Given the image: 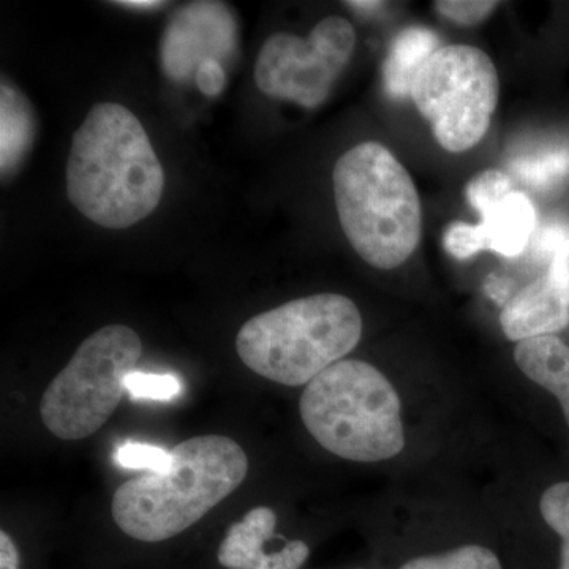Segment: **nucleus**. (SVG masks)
Instances as JSON below:
<instances>
[{"instance_id":"f257e3e1","label":"nucleus","mask_w":569,"mask_h":569,"mask_svg":"<svg viewBox=\"0 0 569 569\" xmlns=\"http://www.w3.org/2000/svg\"><path fill=\"white\" fill-rule=\"evenodd\" d=\"M164 174L144 127L129 108L99 103L73 134L67 193L91 222L126 230L162 200Z\"/></svg>"},{"instance_id":"f03ea898","label":"nucleus","mask_w":569,"mask_h":569,"mask_svg":"<svg viewBox=\"0 0 569 569\" xmlns=\"http://www.w3.org/2000/svg\"><path fill=\"white\" fill-rule=\"evenodd\" d=\"M247 473L249 459L233 438H189L171 449L167 473L142 475L119 486L112 497V519L137 541H167L230 497Z\"/></svg>"},{"instance_id":"7ed1b4c3","label":"nucleus","mask_w":569,"mask_h":569,"mask_svg":"<svg viewBox=\"0 0 569 569\" xmlns=\"http://www.w3.org/2000/svg\"><path fill=\"white\" fill-rule=\"evenodd\" d=\"M332 186L337 216L356 253L385 271L406 263L421 241V201L387 146L366 141L343 153Z\"/></svg>"},{"instance_id":"20e7f679","label":"nucleus","mask_w":569,"mask_h":569,"mask_svg":"<svg viewBox=\"0 0 569 569\" xmlns=\"http://www.w3.org/2000/svg\"><path fill=\"white\" fill-rule=\"evenodd\" d=\"M362 336L358 307L342 295L295 299L250 318L236 351L252 372L284 387H307L343 358Z\"/></svg>"},{"instance_id":"39448f33","label":"nucleus","mask_w":569,"mask_h":569,"mask_svg":"<svg viewBox=\"0 0 569 569\" xmlns=\"http://www.w3.org/2000/svg\"><path fill=\"white\" fill-rule=\"evenodd\" d=\"M400 399L388 378L358 359H342L307 385L302 421L318 443L353 462H380L406 447Z\"/></svg>"},{"instance_id":"423d86ee","label":"nucleus","mask_w":569,"mask_h":569,"mask_svg":"<svg viewBox=\"0 0 569 569\" xmlns=\"http://www.w3.org/2000/svg\"><path fill=\"white\" fill-rule=\"evenodd\" d=\"M141 355L140 336L129 326L110 325L93 332L44 389V427L61 440L93 436L121 403L126 378Z\"/></svg>"},{"instance_id":"0eeeda50","label":"nucleus","mask_w":569,"mask_h":569,"mask_svg":"<svg viewBox=\"0 0 569 569\" xmlns=\"http://www.w3.org/2000/svg\"><path fill=\"white\" fill-rule=\"evenodd\" d=\"M500 93L492 59L468 44H449L418 70L411 99L449 152L475 148L490 127Z\"/></svg>"},{"instance_id":"6e6552de","label":"nucleus","mask_w":569,"mask_h":569,"mask_svg":"<svg viewBox=\"0 0 569 569\" xmlns=\"http://www.w3.org/2000/svg\"><path fill=\"white\" fill-rule=\"evenodd\" d=\"M355 44L353 26L340 17L325 18L306 39L274 33L258 54L254 82L272 99L320 107L350 62Z\"/></svg>"},{"instance_id":"1a4fd4ad","label":"nucleus","mask_w":569,"mask_h":569,"mask_svg":"<svg viewBox=\"0 0 569 569\" xmlns=\"http://www.w3.org/2000/svg\"><path fill=\"white\" fill-rule=\"evenodd\" d=\"M236 50V22L227 6L194 2L176 11L162 39V66L173 80L197 74L201 63L230 61Z\"/></svg>"},{"instance_id":"9d476101","label":"nucleus","mask_w":569,"mask_h":569,"mask_svg":"<svg viewBox=\"0 0 569 569\" xmlns=\"http://www.w3.org/2000/svg\"><path fill=\"white\" fill-rule=\"evenodd\" d=\"M274 509L257 507L233 523L224 535L217 559L227 569H299L309 559L305 541H288L274 552H266L264 545L277 538Z\"/></svg>"},{"instance_id":"9b49d317","label":"nucleus","mask_w":569,"mask_h":569,"mask_svg":"<svg viewBox=\"0 0 569 569\" xmlns=\"http://www.w3.org/2000/svg\"><path fill=\"white\" fill-rule=\"evenodd\" d=\"M569 323V293L546 272L509 298L500 313L505 336L515 342L552 336Z\"/></svg>"},{"instance_id":"f8f14e48","label":"nucleus","mask_w":569,"mask_h":569,"mask_svg":"<svg viewBox=\"0 0 569 569\" xmlns=\"http://www.w3.org/2000/svg\"><path fill=\"white\" fill-rule=\"evenodd\" d=\"M479 216L489 250L508 258L518 257L526 250L537 228L535 206L522 192L509 193Z\"/></svg>"},{"instance_id":"ddd939ff","label":"nucleus","mask_w":569,"mask_h":569,"mask_svg":"<svg viewBox=\"0 0 569 569\" xmlns=\"http://www.w3.org/2000/svg\"><path fill=\"white\" fill-rule=\"evenodd\" d=\"M515 359L523 376L560 400L569 426V347L556 336L533 337L518 343Z\"/></svg>"},{"instance_id":"4468645a","label":"nucleus","mask_w":569,"mask_h":569,"mask_svg":"<svg viewBox=\"0 0 569 569\" xmlns=\"http://www.w3.org/2000/svg\"><path fill=\"white\" fill-rule=\"evenodd\" d=\"M440 39L426 28H407L392 41L383 63L385 91L392 99L411 96L413 80L422 63L437 50Z\"/></svg>"},{"instance_id":"2eb2a0df","label":"nucleus","mask_w":569,"mask_h":569,"mask_svg":"<svg viewBox=\"0 0 569 569\" xmlns=\"http://www.w3.org/2000/svg\"><path fill=\"white\" fill-rule=\"evenodd\" d=\"M0 163L2 178L13 173L33 142V112L26 97L10 82L0 88Z\"/></svg>"},{"instance_id":"dca6fc26","label":"nucleus","mask_w":569,"mask_h":569,"mask_svg":"<svg viewBox=\"0 0 569 569\" xmlns=\"http://www.w3.org/2000/svg\"><path fill=\"white\" fill-rule=\"evenodd\" d=\"M512 174L535 189H550L569 174V148L563 144L541 146L512 157Z\"/></svg>"},{"instance_id":"f3484780","label":"nucleus","mask_w":569,"mask_h":569,"mask_svg":"<svg viewBox=\"0 0 569 569\" xmlns=\"http://www.w3.org/2000/svg\"><path fill=\"white\" fill-rule=\"evenodd\" d=\"M533 252L539 261L548 264V274L569 293V224L542 223L533 238Z\"/></svg>"},{"instance_id":"a211bd4d","label":"nucleus","mask_w":569,"mask_h":569,"mask_svg":"<svg viewBox=\"0 0 569 569\" xmlns=\"http://www.w3.org/2000/svg\"><path fill=\"white\" fill-rule=\"evenodd\" d=\"M399 569H503V567L492 550L482 546L468 545L441 556L418 557L407 561Z\"/></svg>"},{"instance_id":"6ab92c4d","label":"nucleus","mask_w":569,"mask_h":569,"mask_svg":"<svg viewBox=\"0 0 569 569\" xmlns=\"http://www.w3.org/2000/svg\"><path fill=\"white\" fill-rule=\"evenodd\" d=\"M542 518L561 537L560 569H569V482H560L542 493Z\"/></svg>"},{"instance_id":"aec40b11","label":"nucleus","mask_w":569,"mask_h":569,"mask_svg":"<svg viewBox=\"0 0 569 569\" xmlns=\"http://www.w3.org/2000/svg\"><path fill=\"white\" fill-rule=\"evenodd\" d=\"M511 192H515V190H512L511 178L507 173L488 170L482 171L481 174L468 182L466 197L471 208L478 213H482L492 206L500 203Z\"/></svg>"},{"instance_id":"412c9836","label":"nucleus","mask_w":569,"mask_h":569,"mask_svg":"<svg viewBox=\"0 0 569 569\" xmlns=\"http://www.w3.org/2000/svg\"><path fill=\"white\" fill-rule=\"evenodd\" d=\"M126 391L134 399L171 400L182 392V383L171 373L130 372L126 378Z\"/></svg>"},{"instance_id":"4be33fe9","label":"nucleus","mask_w":569,"mask_h":569,"mask_svg":"<svg viewBox=\"0 0 569 569\" xmlns=\"http://www.w3.org/2000/svg\"><path fill=\"white\" fill-rule=\"evenodd\" d=\"M116 462L123 468L149 470V473H167L171 467V452L138 441H126L116 451Z\"/></svg>"},{"instance_id":"5701e85b","label":"nucleus","mask_w":569,"mask_h":569,"mask_svg":"<svg viewBox=\"0 0 569 569\" xmlns=\"http://www.w3.org/2000/svg\"><path fill=\"white\" fill-rule=\"evenodd\" d=\"M443 246L447 252L458 260H468L481 250H489L488 239L479 223L455 222L449 224L445 231Z\"/></svg>"},{"instance_id":"b1692460","label":"nucleus","mask_w":569,"mask_h":569,"mask_svg":"<svg viewBox=\"0 0 569 569\" xmlns=\"http://www.w3.org/2000/svg\"><path fill=\"white\" fill-rule=\"evenodd\" d=\"M441 17L459 26H475L485 21L497 9L498 2L489 0H440L433 3Z\"/></svg>"},{"instance_id":"393cba45","label":"nucleus","mask_w":569,"mask_h":569,"mask_svg":"<svg viewBox=\"0 0 569 569\" xmlns=\"http://www.w3.org/2000/svg\"><path fill=\"white\" fill-rule=\"evenodd\" d=\"M194 78H197L198 89H200L204 96L217 97L223 91L224 70L222 63L219 61L209 59V61L201 63Z\"/></svg>"},{"instance_id":"a878e982","label":"nucleus","mask_w":569,"mask_h":569,"mask_svg":"<svg viewBox=\"0 0 569 569\" xmlns=\"http://www.w3.org/2000/svg\"><path fill=\"white\" fill-rule=\"evenodd\" d=\"M0 569H20V552L6 530L0 531Z\"/></svg>"},{"instance_id":"bb28decb","label":"nucleus","mask_w":569,"mask_h":569,"mask_svg":"<svg viewBox=\"0 0 569 569\" xmlns=\"http://www.w3.org/2000/svg\"><path fill=\"white\" fill-rule=\"evenodd\" d=\"M486 291L490 298L496 299L498 305L505 306L509 301V291H511V282L507 279H500V277H490L488 283H486Z\"/></svg>"},{"instance_id":"cd10ccee","label":"nucleus","mask_w":569,"mask_h":569,"mask_svg":"<svg viewBox=\"0 0 569 569\" xmlns=\"http://www.w3.org/2000/svg\"><path fill=\"white\" fill-rule=\"evenodd\" d=\"M116 6L132 10H156L162 9L164 2H157V0H122V2H116Z\"/></svg>"},{"instance_id":"c85d7f7f","label":"nucleus","mask_w":569,"mask_h":569,"mask_svg":"<svg viewBox=\"0 0 569 569\" xmlns=\"http://www.w3.org/2000/svg\"><path fill=\"white\" fill-rule=\"evenodd\" d=\"M348 6L351 7V9L356 11H361V13H367V11H377L378 9H381V7L385 6L383 2H373V0H370V2H366V0H362V2H355V0H351V2H348Z\"/></svg>"}]
</instances>
